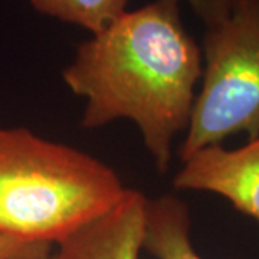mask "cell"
I'll return each mask as SVG.
<instances>
[{
	"label": "cell",
	"instance_id": "cell-2",
	"mask_svg": "<svg viewBox=\"0 0 259 259\" xmlns=\"http://www.w3.org/2000/svg\"><path fill=\"white\" fill-rule=\"evenodd\" d=\"M118 175L30 130L0 128V235L61 243L122 199Z\"/></svg>",
	"mask_w": 259,
	"mask_h": 259
},
{
	"label": "cell",
	"instance_id": "cell-6",
	"mask_svg": "<svg viewBox=\"0 0 259 259\" xmlns=\"http://www.w3.org/2000/svg\"><path fill=\"white\" fill-rule=\"evenodd\" d=\"M189 206L173 194L146 204L143 249L156 259H203L193 248Z\"/></svg>",
	"mask_w": 259,
	"mask_h": 259
},
{
	"label": "cell",
	"instance_id": "cell-7",
	"mask_svg": "<svg viewBox=\"0 0 259 259\" xmlns=\"http://www.w3.org/2000/svg\"><path fill=\"white\" fill-rule=\"evenodd\" d=\"M130 0H29L32 8L98 35L127 12Z\"/></svg>",
	"mask_w": 259,
	"mask_h": 259
},
{
	"label": "cell",
	"instance_id": "cell-3",
	"mask_svg": "<svg viewBox=\"0 0 259 259\" xmlns=\"http://www.w3.org/2000/svg\"><path fill=\"white\" fill-rule=\"evenodd\" d=\"M202 56L203 83L180 148L182 161L233 134L259 137V0H233L229 13L206 28Z\"/></svg>",
	"mask_w": 259,
	"mask_h": 259
},
{
	"label": "cell",
	"instance_id": "cell-1",
	"mask_svg": "<svg viewBox=\"0 0 259 259\" xmlns=\"http://www.w3.org/2000/svg\"><path fill=\"white\" fill-rule=\"evenodd\" d=\"M180 5L153 0L127 10L79 44L62 71L66 87L87 100L83 128L131 120L160 173L168 170L173 139L189 125L203 72L202 49L183 26Z\"/></svg>",
	"mask_w": 259,
	"mask_h": 259
},
{
	"label": "cell",
	"instance_id": "cell-5",
	"mask_svg": "<svg viewBox=\"0 0 259 259\" xmlns=\"http://www.w3.org/2000/svg\"><path fill=\"white\" fill-rule=\"evenodd\" d=\"M144 194L127 189L118 203L58 243L61 259H140L146 222Z\"/></svg>",
	"mask_w": 259,
	"mask_h": 259
},
{
	"label": "cell",
	"instance_id": "cell-8",
	"mask_svg": "<svg viewBox=\"0 0 259 259\" xmlns=\"http://www.w3.org/2000/svg\"><path fill=\"white\" fill-rule=\"evenodd\" d=\"M51 253V243L22 241L0 235V259H45Z\"/></svg>",
	"mask_w": 259,
	"mask_h": 259
},
{
	"label": "cell",
	"instance_id": "cell-4",
	"mask_svg": "<svg viewBox=\"0 0 259 259\" xmlns=\"http://www.w3.org/2000/svg\"><path fill=\"white\" fill-rule=\"evenodd\" d=\"M173 185L219 194L259 222V137L235 150L221 144L199 150L183 161Z\"/></svg>",
	"mask_w": 259,
	"mask_h": 259
},
{
	"label": "cell",
	"instance_id": "cell-9",
	"mask_svg": "<svg viewBox=\"0 0 259 259\" xmlns=\"http://www.w3.org/2000/svg\"><path fill=\"white\" fill-rule=\"evenodd\" d=\"M193 12L207 26L221 22L232 8L233 0H186Z\"/></svg>",
	"mask_w": 259,
	"mask_h": 259
},
{
	"label": "cell",
	"instance_id": "cell-10",
	"mask_svg": "<svg viewBox=\"0 0 259 259\" xmlns=\"http://www.w3.org/2000/svg\"><path fill=\"white\" fill-rule=\"evenodd\" d=\"M45 259H61V258H59V255H58V252H56V253H51V255Z\"/></svg>",
	"mask_w": 259,
	"mask_h": 259
}]
</instances>
